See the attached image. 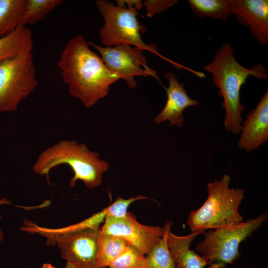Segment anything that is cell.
I'll list each match as a JSON object with an SVG mask.
<instances>
[{
	"mask_svg": "<svg viewBox=\"0 0 268 268\" xmlns=\"http://www.w3.org/2000/svg\"><path fill=\"white\" fill-rule=\"evenodd\" d=\"M238 147L247 152L257 149L268 141V90L242 122Z\"/></svg>",
	"mask_w": 268,
	"mask_h": 268,
	"instance_id": "obj_12",
	"label": "cell"
},
{
	"mask_svg": "<svg viewBox=\"0 0 268 268\" xmlns=\"http://www.w3.org/2000/svg\"><path fill=\"white\" fill-rule=\"evenodd\" d=\"M89 46L100 54L106 66L126 80L129 87L135 88L136 76H153L161 83L156 71L147 66L144 50L129 44H120L112 47H102L92 41H88Z\"/></svg>",
	"mask_w": 268,
	"mask_h": 268,
	"instance_id": "obj_9",
	"label": "cell"
},
{
	"mask_svg": "<svg viewBox=\"0 0 268 268\" xmlns=\"http://www.w3.org/2000/svg\"><path fill=\"white\" fill-rule=\"evenodd\" d=\"M38 83L32 52L0 62V112H12Z\"/></svg>",
	"mask_w": 268,
	"mask_h": 268,
	"instance_id": "obj_8",
	"label": "cell"
},
{
	"mask_svg": "<svg viewBox=\"0 0 268 268\" xmlns=\"http://www.w3.org/2000/svg\"><path fill=\"white\" fill-rule=\"evenodd\" d=\"M95 3L104 19L99 30L103 47L129 44L160 55L155 45L146 44L142 40L141 34L146 28L137 19L138 10L119 6L108 0H97Z\"/></svg>",
	"mask_w": 268,
	"mask_h": 268,
	"instance_id": "obj_7",
	"label": "cell"
},
{
	"mask_svg": "<svg viewBox=\"0 0 268 268\" xmlns=\"http://www.w3.org/2000/svg\"><path fill=\"white\" fill-rule=\"evenodd\" d=\"M24 224L22 230L46 237L49 244H57L67 263L77 268H97V240L100 227L64 231L40 227L28 221Z\"/></svg>",
	"mask_w": 268,
	"mask_h": 268,
	"instance_id": "obj_6",
	"label": "cell"
},
{
	"mask_svg": "<svg viewBox=\"0 0 268 268\" xmlns=\"http://www.w3.org/2000/svg\"><path fill=\"white\" fill-rule=\"evenodd\" d=\"M100 232L123 239L145 255L161 240L163 227L143 225L127 212L123 217L107 216Z\"/></svg>",
	"mask_w": 268,
	"mask_h": 268,
	"instance_id": "obj_10",
	"label": "cell"
},
{
	"mask_svg": "<svg viewBox=\"0 0 268 268\" xmlns=\"http://www.w3.org/2000/svg\"><path fill=\"white\" fill-rule=\"evenodd\" d=\"M265 212L239 224L208 229L196 249L205 260L206 268H225L241 256L240 244L268 220Z\"/></svg>",
	"mask_w": 268,
	"mask_h": 268,
	"instance_id": "obj_5",
	"label": "cell"
},
{
	"mask_svg": "<svg viewBox=\"0 0 268 268\" xmlns=\"http://www.w3.org/2000/svg\"><path fill=\"white\" fill-rule=\"evenodd\" d=\"M165 75L169 81L168 87H164L167 95L166 103L154 121L157 124L168 121L170 127H181L185 121L184 110L189 107L198 106L199 102L188 95L183 83L179 82L174 73L169 71Z\"/></svg>",
	"mask_w": 268,
	"mask_h": 268,
	"instance_id": "obj_13",
	"label": "cell"
},
{
	"mask_svg": "<svg viewBox=\"0 0 268 268\" xmlns=\"http://www.w3.org/2000/svg\"><path fill=\"white\" fill-rule=\"evenodd\" d=\"M116 5L125 8H136L139 10L143 6V2L141 0H117Z\"/></svg>",
	"mask_w": 268,
	"mask_h": 268,
	"instance_id": "obj_23",
	"label": "cell"
},
{
	"mask_svg": "<svg viewBox=\"0 0 268 268\" xmlns=\"http://www.w3.org/2000/svg\"><path fill=\"white\" fill-rule=\"evenodd\" d=\"M57 66L69 94L88 108L106 96L110 85L120 79L90 49L81 34L67 42Z\"/></svg>",
	"mask_w": 268,
	"mask_h": 268,
	"instance_id": "obj_1",
	"label": "cell"
},
{
	"mask_svg": "<svg viewBox=\"0 0 268 268\" xmlns=\"http://www.w3.org/2000/svg\"><path fill=\"white\" fill-rule=\"evenodd\" d=\"M27 0H0V38L21 25Z\"/></svg>",
	"mask_w": 268,
	"mask_h": 268,
	"instance_id": "obj_17",
	"label": "cell"
},
{
	"mask_svg": "<svg viewBox=\"0 0 268 268\" xmlns=\"http://www.w3.org/2000/svg\"><path fill=\"white\" fill-rule=\"evenodd\" d=\"M173 224L167 221L163 227L161 240L146 255L147 268H175L174 259L168 246L167 236Z\"/></svg>",
	"mask_w": 268,
	"mask_h": 268,
	"instance_id": "obj_19",
	"label": "cell"
},
{
	"mask_svg": "<svg viewBox=\"0 0 268 268\" xmlns=\"http://www.w3.org/2000/svg\"><path fill=\"white\" fill-rule=\"evenodd\" d=\"M193 13L199 18L208 17L223 21L233 14L232 0H189Z\"/></svg>",
	"mask_w": 268,
	"mask_h": 268,
	"instance_id": "obj_18",
	"label": "cell"
},
{
	"mask_svg": "<svg viewBox=\"0 0 268 268\" xmlns=\"http://www.w3.org/2000/svg\"><path fill=\"white\" fill-rule=\"evenodd\" d=\"M65 268H77L74 265L67 263Z\"/></svg>",
	"mask_w": 268,
	"mask_h": 268,
	"instance_id": "obj_26",
	"label": "cell"
},
{
	"mask_svg": "<svg viewBox=\"0 0 268 268\" xmlns=\"http://www.w3.org/2000/svg\"><path fill=\"white\" fill-rule=\"evenodd\" d=\"M108 268H147V262L144 255L130 245Z\"/></svg>",
	"mask_w": 268,
	"mask_h": 268,
	"instance_id": "obj_21",
	"label": "cell"
},
{
	"mask_svg": "<svg viewBox=\"0 0 268 268\" xmlns=\"http://www.w3.org/2000/svg\"><path fill=\"white\" fill-rule=\"evenodd\" d=\"M130 245L119 237L100 232L97 240V268H106Z\"/></svg>",
	"mask_w": 268,
	"mask_h": 268,
	"instance_id": "obj_16",
	"label": "cell"
},
{
	"mask_svg": "<svg viewBox=\"0 0 268 268\" xmlns=\"http://www.w3.org/2000/svg\"><path fill=\"white\" fill-rule=\"evenodd\" d=\"M211 74L212 82L223 98L222 107L225 111L224 125L226 130L237 134L241 131L242 112L245 106L240 102V90L250 76L268 80L266 68L258 64L247 68L235 59L232 46L224 42L217 50L213 60L203 67Z\"/></svg>",
	"mask_w": 268,
	"mask_h": 268,
	"instance_id": "obj_2",
	"label": "cell"
},
{
	"mask_svg": "<svg viewBox=\"0 0 268 268\" xmlns=\"http://www.w3.org/2000/svg\"><path fill=\"white\" fill-rule=\"evenodd\" d=\"M178 1L177 0H145L143 5L146 7L147 16L150 18L166 10Z\"/></svg>",
	"mask_w": 268,
	"mask_h": 268,
	"instance_id": "obj_22",
	"label": "cell"
},
{
	"mask_svg": "<svg viewBox=\"0 0 268 268\" xmlns=\"http://www.w3.org/2000/svg\"><path fill=\"white\" fill-rule=\"evenodd\" d=\"M205 231L192 232L185 236H177L171 229L168 232L167 242L170 252L174 259L175 268H205L204 258L190 246L196 237Z\"/></svg>",
	"mask_w": 268,
	"mask_h": 268,
	"instance_id": "obj_14",
	"label": "cell"
},
{
	"mask_svg": "<svg viewBox=\"0 0 268 268\" xmlns=\"http://www.w3.org/2000/svg\"><path fill=\"white\" fill-rule=\"evenodd\" d=\"M231 177L224 174L206 186L208 196L203 204L191 212L187 224L192 232L235 225L244 222L239 207L244 198L243 189L229 188Z\"/></svg>",
	"mask_w": 268,
	"mask_h": 268,
	"instance_id": "obj_4",
	"label": "cell"
},
{
	"mask_svg": "<svg viewBox=\"0 0 268 268\" xmlns=\"http://www.w3.org/2000/svg\"><path fill=\"white\" fill-rule=\"evenodd\" d=\"M69 166L73 172L69 186L74 187L78 180L86 187L93 189L102 183L103 175L108 170L109 163L100 158L99 154L91 150L83 143L63 139L42 151L33 165V171L40 175H47L60 165Z\"/></svg>",
	"mask_w": 268,
	"mask_h": 268,
	"instance_id": "obj_3",
	"label": "cell"
},
{
	"mask_svg": "<svg viewBox=\"0 0 268 268\" xmlns=\"http://www.w3.org/2000/svg\"><path fill=\"white\" fill-rule=\"evenodd\" d=\"M41 268H57L54 267L50 264L45 263L43 264Z\"/></svg>",
	"mask_w": 268,
	"mask_h": 268,
	"instance_id": "obj_25",
	"label": "cell"
},
{
	"mask_svg": "<svg viewBox=\"0 0 268 268\" xmlns=\"http://www.w3.org/2000/svg\"><path fill=\"white\" fill-rule=\"evenodd\" d=\"M63 1L62 0H27L21 25L33 24L42 20Z\"/></svg>",
	"mask_w": 268,
	"mask_h": 268,
	"instance_id": "obj_20",
	"label": "cell"
},
{
	"mask_svg": "<svg viewBox=\"0 0 268 268\" xmlns=\"http://www.w3.org/2000/svg\"><path fill=\"white\" fill-rule=\"evenodd\" d=\"M32 32L25 25H19L13 32L0 38V62L9 57L32 52Z\"/></svg>",
	"mask_w": 268,
	"mask_h": 268,
	"instance_id": "obj_15",
	"label": "cell"
},
{
	"mask_svg": "<svg viewBox=\"0 0 268 268\" xmlns=\"http://www.w3.org/2000/svg\"><path fill=\"white\" fill-rule=\"evenodd\" d=\"M10 203V202L6 198H1L0 196V205L9 204ZM3 233L0 228V241H2L3 240Z\"/></svg>",
	"mask_w": 268,
	"mask_h": 268,
	"instance_id": "obj_24",
	"label": "cell"
},
{
	"mask_svg": "<svg viewBox=\"0 0 268 268\" xmlns=\"http://www.w3.org/2000/svg\"><path fill=\"white\" fill-rule=\"evenodd\" d=\"M238 23L248 27L262 46L268 43V0H232Z\"/></svg>",
	"mask_w": 268,
	"mask_h": 268,
	"instance_id": "obj_11",
	"label": "cell"
}]
</instances>
